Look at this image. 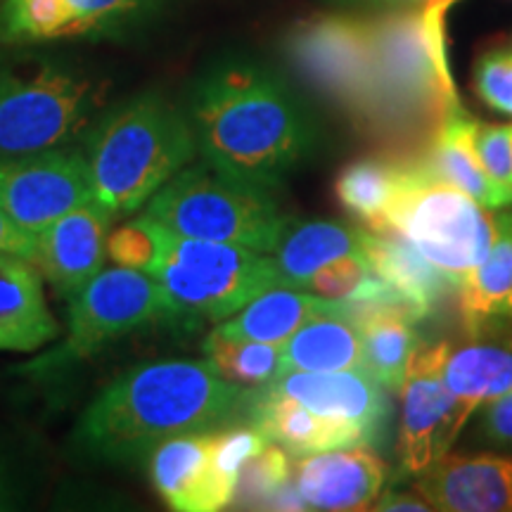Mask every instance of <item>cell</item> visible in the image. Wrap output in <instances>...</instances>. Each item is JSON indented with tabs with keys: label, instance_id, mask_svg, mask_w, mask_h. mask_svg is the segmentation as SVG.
<instances>
[{
	"label": "cell",
	"instance_id": "8992f818",
	"mask_svg": "<svg viewBox=\"0 0 512 512\" xmlns=\"http://www.w3.org/2000/svg\"><path fill=\"white\" fill-rule=\"evenodd\" d=\"M147 219L185 238L228 242L271 254L290 221L275 190L209 162L188 164L145 204Z\"/></svg>",
	"mask_w": 512,
	"mask_h": 512
},
{
	"label": "cell",
	"instance_id": "ba28073f",
	"mask_svg": "<svg viewBox=\"0 0 512 512\" xmlns=\"http://www.w3.org/2000/svg\"><path fill=\"white\" fill-rule=\"evenodd\" d=\"M382 230L411 242L458 292L489 252L496 219L463 190L432 181L415 155V174L389 207Z\"/></svg>",
	"mask_w": 512,
	"mask_h": 512
},
{
	"label": "cell",
	"instance_id": "9c48e42d",
	"mask_svg": "<svg viewBox=\"0 0 512 512\" xmlns=\"http://www.w3.org/2000/svg\"><path fill=\"white\" fill-rule=\"evenodd\" d=\"M102 86L64 64L0 69V157L67 145L91 124Z\"/></svg>",
	"mask_w": 512,
	"mask_h": 512
},
{
	"label": "cell",
	"instance_id": "52a82bcc",
	"mask_svg": "<svg viewBox=\"0 0 512 512\" xmlns=\"http://www.w3.org/2000/svg\"><path fill=\"white\" fill-rule=\"evenodd\" d=\"M159 320L181 323L169 294L150 273L126 266L102 268L69 299L67 335L62 342L19 370L31 377H55L100 354L107 344Z\"/></svg>",
	"mask_w": 512,
	"mask_h": 512
},
{
	"label": "cell",
	"instance_id": "ac0fdd59",
	"mask_svg": "<svg viewBox=\"0 0 512 512\" xmlns=\"http://www.w3.org/2000/svg\"><path fill=\"white\" fill-rule=\"evenodd\" d=\"M456 294L460 320L472 342L512 349V211L496 216L489 252Z\"/></svg>",
	"mask_w": 512,
	"mask_h": 512
},
{
	"label": "cell",
	"instance_id": "484cf974",
	"mask_svg": "<svg viewBox=\"0 0 512 512\" xmlns=\"http://www.w3.org/2000/svg\"><path fill=\"white\" fill-rule=\"evenodd\" d=\"M415 174L413 155L363 157L337 176V200L361 226L382 230L387 211Z\"/></svg>",
	"mask_w": 512,
	"mask_h": 512
},
{
	"label": "cell",
	"instance_id": "d6a6232c",
	"mask_svg": "<svg viewBox=\"0 0 512 512\" xmlns=\"http://www.w3.org/2000/svg\"><path fill=\"white\" fill-rule=\"evenodd\" d=\"M155 254V235H152V226L145 216H138V219L112 230L110 240H107V256L114 261V266L136 268V271L147 273V268L155 261Z\"/></svg>",
	"mask_w": 512,
	"mask_h": 512
},
{
	"label": "cell",
	"instance_id": "603a6c76",
	"mask_svg": "<svg viewBox=\"0 0 512 512\" xmlns=\"http://www.w3.org/2000/svg\"><path fill=\"white\" fill-rule=\"evenodd\" d=\"M366 256L415 320L430 316L444 294L453 290L439 268L394 230L366 228Z\"/></svg>",
	"mask_w": 512,
	"mask_h": 512
},
{
	"label": "cell",
	"instance_id": "5b68a950",
	"mask_svg": "<svg viewBox=\"0 0 512 512\" xmlns=\"http://www.w3.org/2000/svg\"><path fill=\"white\" fill-rule=\"evenodd\" d=\"M147 221L157 245L147 273L164 287L178 318L188 328L202 323L219 325L252 302L256 294L283 285L271 254L228 242L185 238L157 221Z\"/></svg>",
	"mask_w": 512,
	"mask_h": 512
},
{
	"label": "cell",
	"instance_id": "4dcf8cb0",
	"mask_svg": "<svg viewBox=\"0 0 512 512\" xmlns=\"http://www.w3.org/2000/svg\"><path fill=\"white\" fill-rule=\"evenodd\" d=\"M88 27L91 41L126 38L150 27L162 15L169 0H72Z\"/></svg>",
	"mask_w": 512,
	"mask_h": 512
},
{
	"label": "cell",
	"instance_id": "7c38bea8",
	"mask_svg": "<svg viewBox=\"0 0 512 512\" xmlns=\"http://www.w3.org/2000/svg\"><path fill=\"white\" fill-rule=\"evenodd\" d=\"M448 344H422L411 358L401 394L399 475L415 479L451 451L467 425L456 396L444 382Z\"/></svg>",
	"mask_w": 512,
	"mask_h": 512
},
{
	"label": "cell",
	"instance_id": "1f68e13d",
	"mask_svg": "<svg viewBox=\"0 0 512 512\" xmlns=\"http://www.w3.org/2000/svg\"><path fill=\"white\" fill-rule=\"evenodd\" d=\"M373 273L375 271L373 266H370L366 254L342 256V259L330 261V264H325L320 271L313 273L304 283L302 290L318 294V297L325 299H342V302H349Z\"/></svg>",
	"mask_w": 512,
	"mask_h": 512
},
{
	"label": "cell",
	"instance_id": "3957f363",
	"mask_svg": "<svg viewBox=\"0 0 512 512\" xmlns=\"http://www.w3.org/2000/svg\"><path fill=\"white\" fill-rule=\"evenodd\" d=\"M458 0L368 19L373 46V112L368 133L427 140L460 100L446 57V12Z\"/></svg>",
	"mask_w": 512,
	"mask_h": 512
},
{
	"label": "cell",
	"instance_id": "2e32d148",
	"mask_svg": "<svg viewBox=\"0 0 512 512\" xmlns=\"http://www.w3.org/2000/svg\"><path fill=\"white\" fill-rule=\"evenodd\" d=\"M266 389L290 396L320 415L361 427L375 444L389 418L387 389L366 370H285Z\"/></svg>",
	"mask_w": 512,
	"mask_h": 512
},
{
	"label": "cell",
	"instance_id": "f546056e",
	"mask_svg": "<svg viewBox=\"0 0 512 512\" xmlns=\"http://www.w3.org/2000/svg\"><path fill=\"white\" fill-rule=\"evenodd\" d=\"M204 356L228 382L245 389H264L283 373V347L280 344L235 339L211 330L204 339Z\"/></svg>",
	"mask_w": 512,
	"mask_h": 512
},
{
	"label": "cell",
	"instance_id": "f1b7e54d",
	"mask_svg": "<svg viewBox=\"0 0 512 512\" xmlns=\"http://www.w3.org/2000/svg\"><path fill=\"white\" fill-rule=\"evenodd\" d=\"M91 38L72 0H0V43L41 46V43Z\"/></svg>",
	"mask_w": 512,
	"mask_h": 512
},
{
	"label": "cell",
	"instance_id": "8fae6325",
	"mask_svg": "<svg viewBox=\"0 0 512 512\" xmlns=\"http://www.w3.org/2000/svg\"><path fill=\"white\" fill-rule=\"evenodd\" d=\"M91 200L93 181L83 147L0 157V207L31 238Z\"/></svg>",
	"mask_w": 512,
	"mask_h": 512
},
{
	"label": "cell",
	"instance_id": "e0dca14e",
	"mask_svg": "<svg viewBox=\"0 0 512 512\" xmlns=\"http://www.w3.org/2000/svg\"><path fill=\"white\" fill-rule=\"evenodd\" d=\"M413 486L432 510L512 512V458L448 451L415 477Z\"/></svg>",
	"mask_w": 512,
	"mask_h": 512
},
{
	"label": "cell",
	"instance_id": "d590c367",
	"mask_svg": "<svg viewBox=\"0 0 512 512\" xmlns=\"http://www.w3.org/2000/svg\"><path fill=\"white\" fill-rule=\"evenodd\" d=\"M479 432L491 444L512 448V389L484 403Z\"/></svg>",
	"mask_w": 512,
	"mask_h": 512
},
{
	"label": "cell",
	"instance_id": "83f0119b",
	"mask_svg": "<svg viewBox=\"0 0 512 512\" xmlns=\"http://www.w3.org/2000/svg\"><path fill=\"white\" fill-rule=\"evenodd\" d=\"M444 382L470 420L486 401L512 389V349L494 342H472L448 349Z\"/></svg>",
	"mask_w": 512,
	"mask_h": 512
},
{
	"label": "cell",
	"instance_id": "ffe728a7",
	"mask_svg": "<svg viewBox=\"0 0 512 512\" xmlns=\"http://www.w3.org/2000/svg\"><path fill=\"white\" fill-rule=\"evenodd\" d=\"M475 128L477 119L460 107L439 121L432 136L422 143L415 155L432 181L463 190L465 195L491 211L510 207L512 190L496 183L479 162Z\"/></svg>",
	"mask_w": 512,
	"mask_h": 512
},
{
	"label": "cell",
	"instance_id": "5bb4252c",
	"mask_svg": "<svg viewBox=\"0 0 512 512\" xmlns=\"http://www.w3.org/2000/svg\"><path fill=\"white\" fill-rule=\"evenodd\" d=\"M110 211L91 200L34 235L29 261L64 299H72L105 268Z\"/></svg>",
	"mask_w": 512,
	"mask_h": 512
},
{
	"label": "cell",
	"instance_id": "6da1fadb",
	"mask_svg": "<svg viewBox=\"0 0 512 512\" xmlns=\"http://www.w3.org/2000/svg\"><path fill=\"white\" fill-rule=\"evenodd\" d=\"M254 392L228 382L207 356L143 363L88 403L74 425L72 448L91 463L140 465L176 434L249 422Z\"/></svg>",
	"mask_w": 512,
	"mask_h": 512
},
{
	"label": "cell",
	"instance_id": "30bf717a",
	"mask_svg": "<svg viewBox=\"0 0 512 512\" xmlns=\"http://www.w3.org/2000/svg\"><path fill=\"white\" fill-rule=\"evenodd\" d=\"M285 57L313 91L368 131L373 112V46L368 19L316 15L294 24Z\"/></svg>",
	"mask_w": 512,
	"mask_h": 512
},
{
	"label": "cell",
	"instance_id": "74e56055",
	"mask_svg": "<svg viewBox=\"0 0 512 512\" xmlns=\"http://www.w3.org/2000/svg\"><path fill=\"white\" fill-rule=\"evenodd\" d=\"M34 249V238L17 228L3 207H0V254H17V256H31Z\"/></svg>",
	"mask_w": 512,
	"mask_h": 512
},
{
	"label": "cell",
	"instance_id": "4316f807",
	"mask_svg": "<svg viewBox=\"0 0 512 512\" xmlns=\"http://www.w3.org/2000/svg\"><path fill=\"white\" fill-rule=\"evenodd\" d=\"M285 370H366L361 332L349 302L304 323L283 344Z\"/></svg>",
	"mask_w": 512,
	"mask_h": 512
},
{
	"label": "cell",
	"instance_id": "836d02e7",
	"mask_svg": "<svg viewBox=\"0 0 512 512\" xmlns=\"http://www.w3.org/2000/svg\"><path fill=\"white\" fill-rule=\"evenodd\" d=\"M475 91L491 110L512 117V50H491L477 62Z\"/></svg>",
	"mask_w": 512,
	"mask_h": 512
},
{
	"label": "cell",
	"instance_id": "9a60e30c",
	"mask_svg": "<svg viewBox=\"0 0 512 512\" xmlns=\"http://www.w3.org/2000/svg\"><path fill=\"white\" fill-rule=\"evenodd\" d=\"M389 465L373 446L332 448L297 458L292 484L306 510H370L382 496Z\"/></svg>",
	"mask_w": 512,
	"mask_h": 512
},
{
	"label": "cell",
	"instance_id": "7a4b0ae2",
	"mask_svg": "<svg viewBox=\"0 0 512 512\" xmlns=\"http://www.w3.org/2000/svg\"><path fill=\"white\" fill-rule=\"evenodd\" d=\"M185 112L204 162L271 190L318 145L302 102L271 69L247 60L207 69L192 86Z\"/></svg>",
	"mask_w": 512,
	"mask_h": 512
},
{
	"label": "cell",
	"instance_id": "e575fe53",
	"mask_svg": "<svg viewBox=\"0 0 512 512\" xmlns=\"http://www.w3.org/2000/svg\"><path fill=\"white\" fill-rule=\"evenodd\" d=\"M475 147L486 174L512 190V124H482L477 121Z\"/></svg>",
	"mask_w": 512,
	"mask_h": 512
},
{
	"label": "cell",
	"instance_id": "7402d4cb",
	"mask_svg": "<svg viewBox=\"0 0 512 512\" xmlns=\"http://www.w3.org/2000/svg\"><path fill=\"white\" fill-rule=\"evenodd\" d=\"M363 342L366 373L387 392H399L422 339L406 306L394 302H349Z\"/></svg>",
	"mask_w": 512,
	"mask_h": 512
},
{
	"label": "cell",
	"instance_id": "277c9868",
	"mask_svg": "<svg viewBox=\"0 0 512 512\" xmlns=\"http://www.w3.org/2000/svg\"><path fill=\"white\" fill-rule=\"evenodd\" d=\"M93 195L112 219L143 209L197 155L188 112L143 91L102 112L86 136Z\"/></svg>",
	"mask_w": 512,
	"mask_h": 512
},
{
	"label": "cell",
	"instance_id": "f35d334b",
	"mask_svg": "<svg viewBox=\"0 0 512 512\" xmlns=\"http://www.w3.org/2000/svg\"><path fill=\"white\" fill-rule=\"evenodd\" d=\"M370 510H418V512H425V510H432L430 505L422 501V496H411V494H382L377 498L375 505Z\"/></svg>",
	"mask_w": 512,
	"mask_h": 512
},
{
	"label": "cell",
	"instance_id": "d4e9b609",
	"mask_svg": "<svg viewBox=\"0 0 512 512\" xmlns=\"http://www.w3.org/2000/svg\"><path fill=\"white\" fill-rule=\"evenodd\" d=\"M342 304V299H325L299 287L273 285L256 294L252 302H247L235 316L223 320L214 330L226 337L256 339V342L283 347L304 323L320 313L335 311Z\"/></svg>",
	"mask_w": 512,
	"mask_h": 512
},
{
	"label": "cell",
	"instance_id": "4fadbf2b",
	"mask_svg": "<svg viewBox=\"0 0 512 512\" xmlns=\"http://www.w3.org/2000/svg\"><path fill=\"white\" fill-rule=\"evenodd\" d=\"M219 430L185 432L164 439L145 458L147 475L176 512H219L233 505L238 475L221 465Z\"/></svg>",
	"mask_w": 512,
	"mask_h": 512
},
{
	"label": "cell",
	"instance_id": "44dd1931",
	"mask_svg": "<svg viewBox=\"0 0 512 512\" xmlns=\"http://www.w3.org/2000/svg\"><path fill=\"white\" fill-rule=\"evenodd\" d=\"M60 335L43 275L27 256L0 254V351L31 354Z\"/></svg>",
	"mask_w": 512,
	"mask_h": 512
},
{
	"label": "cell",
	"instance_id": "cb8c5ba5",
	"mask_svg": "<svg viewBox=\"0 0 512 512\" xmlns=\"http://www.w3.org/2000/svg\"><path fill=\"white\" fill-rule=\"evenodd\" d=\"M351 254H366V226L330 219H290L271 252L283 285L299 290L325 264Z\"/></svg>",
	"mask_w": 512,
	"mask_h": 512
},
{
	"label": "cell",
	"instance_id": "d6986e66",
	"mask_svg": "<svg viewBox=\"0 0 512 512\" xmlns=\"http://www.w3.org/2000/svg\"><path fill=\"white\" fill-rule=\"evenodd\" d=\"M249 422L271 444L283 446L297 460L332 448L375 446V439L347 420L320 415L290 396L256 389L249 403Z\"/></svg>",
	"mask_w": 512,
	"mask_h": 512
},
{
	"label": "cell",
	"instance_id": "8d00e7d4",
	"mask_svg": "<svg viewBox=\"0 0 512 512\" xmlns=\"http://www.w3.org/2000/svg\"><path fill=\"white\" fill-rule=\"evenodd\" d=\"M24 498H27V484L19 475L15 460L0 446V512L22 508Z\"/></svg>",
	"mask_w": 512,
	"mask_h": 512
}]
</instances>
